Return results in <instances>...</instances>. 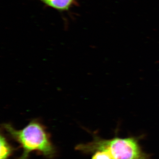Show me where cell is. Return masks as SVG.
I'll list each match as a JSON object with an SVG mask.
<instances>
[{
	"label": "cell",
	"mask_w": 159,
	"mask_h": 159,
	"mask_svg": "<svg viewBox=\"0 0 159 159\" xmlns=\"http://www.w3.org/2000/svg\"><path fill=\"white\" fill-rule=\"evenodd\" d=\"M46 6L60 11H68L77 0H40Z\"/></svg>",
	"instance_id": "obj_3"
},
{
	"label": "cell",
	"mask_w": 159,
	"mask_h": 159,
	"mask_svg": "<svg viewBox=\"0 0 159 159\" xmlns=\"http://www.w3.org/2000/svg\"><path fill=\"white\" fill-rule=\"evenodd\" d=\"M76 149L87 153L103 151L113 159H149L148 155L142 150L138 138L135 137H116L105 140L95 135L93 141L77 145Z\"/></svg>",
	"instance_id": "obj_2"
},
{
	"label": "cell",
	"mask_w": 159,
	"mask_h": 159,
	"mask_svg": "<svg viewBox=\"0 0 159 159\" xmlns=\"http://www.w3.org/2000/svg\"><path fill=\"white\" fill-rule=\"evenodd\" d=\"M92 159H113L109 154L103 151L96 152Z\"/></svg>",
	"instance_id": "obj_5"
},
{
	"label": "cell",
	"mask_w": 159,
	"mask_h": 159,
	"mask_svg": "<svg viewBox=\"0 0 159 159\" xmlns=\"http://www.w3.org/2000/svg\"><path fill=\"white\" fill-rule=\"evenodd\" d=\"M3 127L9 136L19 143L23 148V153L17 159H28L30 153L33 151H37L49 158L55 155L56 150L50 135L39 120H32L20 130L16 129L9 123L3 124Z\"/></svg>",
	"instance_id": "obj_1"
},
{
	"label": "cell",
	"mask_w": 159,
	"mask_h": 159,
	"mask_svg": "<svg viewBox=\"0 0 159 159\" xmlns=\"http://www.w3.org/2000/svg\"><path fill=\"white\" fill-rule=\"evenodd\" d=\"M1 143V154L0 159H8L14 151V148L8 143L4 135L1 134L0 139Z\"/></svg>",
	"instance_id": "obj_4"
}]
</instances>
